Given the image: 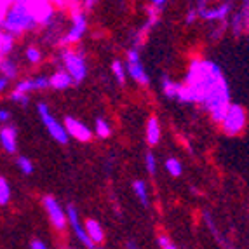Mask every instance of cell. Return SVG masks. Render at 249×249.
I'll return each instance as SVG.
<instances>
[{"instance_id":"ffe728a7","label":"cell","mask_w":249,"mask_h":249,"mask_svg":"<svg viewBox=\"0 0 249 249\" xmlns=\"http://www.w3.org/2000/svg\"><path fill=\"white\" fill-rule=\"evenodd\" d=\"M166 171L169 173L171 176H175V178H178V176H181L183 173V166H181V162L178 160V159H167L166 160Z\"/></svg>"},{"instance_id":"5bb4252c","label":"cell","mask_w":249,"mask_h":249,"mask_svg":"<svg viewBox=\"0 0 249 249\" xmlns=\"http://www.w3.org/2000/svg\"><path fill=\"white\" fill-rule=\"evenodd\" d=\"M146 140L152 146L160 142V124H159L157 117H150L148 124H146Z\"/></svg>"},{"instance_id":"4fadbf2b","label":"cell","mask_w":249,"mask_h":249,"mask_svg":"<svg viewBox=\"0 0 249 249\" xmlns=\"http://www.w3.org/2000/svg\"><path fill=\"white\" fill-rule=\"evenodd\" d=\"M84 229H86V232H88L92 244H101V242H103V239H105L103 229H101V225L96 220H88L86 225H84Z\"/></svg>"},{"instance_id":"4dcf8cb0","label":"cell","mask_w":249,"mask_h":249,"mask_svg":"<svg viewBox=\"0 0 249 249\" xmlns=\"http://www.w3.org/2000/svg\"><path fill=\"white\" fill-rule=\"evenodd\" d=\"M199 16V14H197V9H190V11H188V14H187V23L188 25H190V23H194V19H196V18Z\"/></svg>"},{"instance_id":"f546056e","label":"cell","mask_w":249,"mask_h":249,"mask_svg":"<svg viewBox=\"0 0 249 249\" xmlns=\"http://www.w3.org/2000/svg\"><path fill=\"white\" fill-rule=\"evenodd\" d=\"M30 248H32V249H47V246H46V242H42V241H38V239H35V241L30 242Z\"/></svg>"},{"instance_id":"d4e9b609","label":"cell","mask_w":249,"mask_h":249,"mask_svg":"<svg viewBox=\"0 0 249 249\" xmlns=\"http://www.w3.org/2000/svg\"><path fill=\"white\" fill-rule=\"evenodd\" d=\"M145 160H146V171H148L150 175L154 176V175H155V171H157V160H155L154 152H146Z\"/></svg>"},{"instance_id":"484cf974","label":"cell","mask_w":249,"mask_h":249,"mask_svg":"<svg viewBox=\"0 0 249 249\" xmlns=\"http://www.w3.org/2000/svg\"><path fill=\"white\" fill-rule=\"evenodd\" d=\"M32 86H34V91L46 89L49 88V79L47 77H35V79H32Z\"/></svg>"},{"instance_id":"2e32d148","label":"cell","mask_w":249,"mask_h":249,"mask_svg":"<svg viewBox=\"0 0 249 249\" xmlns=\"http://www.w3.org/2000/svg\"><path fill=\"white\" fill-rule=\"evenodd\" d=\"M133 188H134V194H136V197L140 199V202H142L145 208H148L150 199H148V192H146L145 181H143V179H136V181L133 183Z\"/></svg>"},{"instance_id":"1f68e13d","label":"cell","mask_w":249,"mask_h":249,"mask_svg":"<svg viewBox=\"0 0 249 249\" xmlns=\"http://www.w3.org/2000/svg\"><path fill=\"white\" fill-rule=\"evenodd\" d=\"M11 121V113L4 108H0V122H9Z\"/></svg>"},{"instance_id":"30bf717a","label":"cell","mask_w":249,"mask_h":249,"mask_svg":"<svg viewBox=\"0 0 249 249\" xmlns=\"http://www.w3.org/2000/svg\"><path fill=\"white\" fill-rule=\"evenodd\" d=\"M65 129H67L68 136L75 138V140H79V142H89L92 138L91 129L84 124V122L73 119V117H67V119H65Z\"/></svg>"},{"instance_id":"d6a6232c","label":"cell","mask_w":249,"mask_h":249,"mask_svg":"<svg viewBox=\"0 0 249 249\" xmlns=\"http://www.w3.org/2000/svg\"><path fill=\"white\" fill-rule=\"evenodd\" d=\"M7 84H9V80L5 79V77H0V92H4V91H5V88H7Z\"/></svg>"},{"instance_id":"9a60e30c","label":"cell","mask_w":249,"mask_h":249,"mask_svg":"<svg viewBox=\"0 0 249 249\" xmlns=\"http://www.w3.org/2000/svg\"><path fill=\"white\" fill-rule=\"evenodd\" d=\"M71 82H73L71 77L67 73V71H63V70L56 71L53 77H49V86L54 89H67V88H70Z\"/></svg>"},{"instance_id":"277c9868","label":"cell","mask_w":249,"mask_h":249,"mask_svg":"<svg viewBox=\"0 0 249 249\" xmlns=\"http://www.w3.org/2000/svg\"><path fill=\"white\" fill-rule=\"evenodd\" d=\"M37 112H38V115H40L42 124L46 125V129L49 131L51 136H53L58 143H61V145H67L68 140H70V136H68L65 125H63L61 122H58L53 115H51L49 107H47L46 103H38Z\"/></svg>"},{"instance_id":"52a82bcc","label":"cell","mask_w":249,"mask_h":249,"mask_svg":"<svg viewBox=\"0 0 249 249\" xmlns=\"http://www.w3.org/2000/svg\"><path fill=\"white\" fill-rule=\"evenodd\" d=\"M42 204H44V208H46L47 214H49L51 221H53V225L56 227L58 230H65V227H67V213L63 211L61 206L58 204V200L54 199V197L47 196L42 199Z\"/></svg>"},{"instance_id":"f1b7e54d","label":"cell","mask_w":249,"mask_h":249,"mask_svg":"<svg viewBox=\"0 0 249 249\" xmlns=\"http://www.w3.org/2000/svg\"><path fill=\"white\" fill-rule=\"evenodd\" d=\"M157 242H159V246H160V249H178L175 242L171 241L167 235H159Z\"/></svg>"},{"instance_id":"d6986e66","label":"cell","mask_w":249,"mask_h":249,"mask_svg":"<svg viewBox=\"0 0 249 249\" xmlns=\"http://www.w3.org/2000/svg\"><path fill=\"white\" fill-rule=\"evenodd\" d=\"M9 200H11V185L4 176H0V206H7Z\"/></svg>"},{"instance_id":"e575fe53","label":"cell","mask_w":249,"mask_h":249,"mask_svg":"<svg viewBox=\"0 0 249 249\" xmlns=\"http://www.w3.org/2000/svg\"><path fill=\"white\" fill-rule=\"evenodd\" d=\"M98 249H105V248H98Z\"/></svg>"},{"instance_id":"d590c367","label":"cell","mask_w":249,"mask_h":249,"mask_svg":"<svg viewBox=\"0 0 249 249\" xmlns=\"http://www.w3.org/2000/svg\"><path fill=\"white\" fill-rule=\"evenodd\" d=\"M67 249H71V248H67Z\"/></svg>"},{"instance_id":"83f0119b","label":"cell","mask_w":249,"mask_h":249,"mask_svg":"<svg viewBox=\"0 0 249 249\" xmlns=\"http://www.w3.org/2000/svg\"><path fill=\"white\" fill-rule=\"evenodd\" d=\"M26 58L32 63H38L42 59V53L37 47H28V49H26Z\"/></svg>"},{"instance_id":"cb8c5ba5","label":"cell","mask_w":249,"mask_h":249,"mask_svg":"<svg viewBox=\"0 0 249 249\" xmlns=\"http://www.w3.org/2000/svg\"><path fill=\"white\" fill-rule=\"evenodd\" d=\"M16 164L25 175H32V173H34V162L30 160L28 157H18Z\"/></svg>"},{"instance_id":"ba28073f","label":"cell","mask_w":249,"mask_h":249,"mask_svg":"<svg viewBox=\"0 0 249 249\" xmlns=\"http://www.w3.org/2000/svg\"><path fill=\"white\" fill-rule=\"evenodd\" d=\"M197 14L199 18L206 21H223L225 18L229 16L230 9H232V4L230 2H225V4L218 5V7H206L204 2H199L197 4Z\"/></svg>"},{"instance_id":"5b68a950","label":"cell","mask_w":249,"mask_h":249,"mask_svg":"<svg viewBox=\"0 0 249 249\" xmlns=\"http://www.w3.org/2000/svg\"><path fill=\"white\" fill-rule=\"evenodd\" d=\"M86 28H88V19H86V14L80 13V11H75L71 14V28L68 30V34L61 38V44L67 46V44H75L82 38V35L86 34Z\"/></svg>"},{"instance_id":"e0dca14e","label":"cell","mask_w":249,"mask_h":249,"mask_svg":"<svg viewBox=\"0 0 249 249\" xmlns=\"http://www.w3.org/2000/svg\"><path fill=\"white\" fill-rule=\"evenodd\" d=\"M0 73L7 80H13V79H16L18 68L11 59H2V61H0Z\"/></svg>"},{"instance_id":"4316f807","label":"cell","mask_w":249,"mask_h":249,"mask_svg":"<svg viewBox=\"0 0 249 249\" xmlns=\"http://www.w3.org/2000/svg\"><path fill=\"white\" fill-rule=\"evenodd\" d=\"M11 100L16 101V103H19L23 108H26V107H28V103H30L28 94H23V92H16V91L13 92V96H11Z\"/></svg>"},{"instance_id":"7c38bea8","label":"cell","mask_w":249,"mask_h":249,"mask_svg":"<svg viewBox=\"0 0 249 249\" xmlns=\"http://www.w3.org/2000/svg\"><path fill=\"white\" fill-rule=\"evenodd\" d=\"M16 127L14 125H5L0 129V145L7 154H14L18 150V142H16Z\"/></svg>"},{"instance_id":"3957f363","label":"cell","mask_w":249,"mask_h":249,"mask_svg":"<svg viewBox=\"0 0 249 249\" xmlns=\"http://www.w3.org/2000/svg\"><path fill=\"white\" fill-rule=\"evenodd\" d=\"M246 122H248V115H246L244 108H242L241 105L230 103L229 110L225 113L223 122H221V127H223L225 134L237 136V134L242 133V129L246 127Z\"/></svg>"},{"instance_id":"ac0fdd59","label":"cell","mask_w":249,"mask_h":249,"mask_svg":"<svg viewBox=\"0 0 249 249\" xmlns=\"http://www.w3.org/2000/svg\"><path fill=\"white\" fill-rule=\"evenodd\" d=\"M162 89H164V94H166L167 98H175V100H176V94H178L179 84L178 82H173L169 77H162Z\"/></svg>"},{"instance_id":"7a4b0ae2","label":"cell","mask_w":249,"mask_h":249,"mask_svg":"<svg viewBox=\"0 0 249 249\" xmlns=\"http://www.w3.org/2000/svg\"><path fill=\"white\" fill-rule=\"evenodd\" d=\"M63 65H65V71L71 77L75 84L82 82L88 75V67H86V59L80 53L77 51H63L61 54Z\"/></svg>"},{"instance_id":"9c48e42d","label":"cell","mask_w":249,"mask_h":249,"mask_svg":"<svg viewBox=\"0 0 249 249\" xmlns=\"http://www.w3.org/2000/svg\"><path fill=\"white\" fill-rule=\"evenodd\" d=\"M67 220L70 221L71 229H73L75 235H77V239H79L80 242H82L84 246L88 249H94V244L91 242V239H89L88 232H86V229L82 227V223H80L79 220V213H77V209L73 208V206H68L67 208Z\"/></svg>"},{"instance_id":"8992f818","label":"cell","mask_w":249,"mask_h":249,"mask_svg":"<svg viewBox=\"0 0 249 249\" xmlns=\"http://www.w3.org/2000/svg\"><path fill=\"white\" fill-rule=\"evenodd\" d=\"M125 67H127L129 75L136 80L138 84H142V86H146L150 82L148 75H146L145 68L142 65V59H140V53L136 49H131L127 53V63H125Z\"/></svg>"},{"instance_id":"603a6c76","label":"cell","mask_w":249,"mask_h":249,"mask_svg":"<svg viewBox=\"0 0 249 249\" xmlns=\"http://www.w3.org/2000/svg\"><path fill=\"white\" fill-rule=\"evenodd\" d=\"M13 46H14V37H13V35H9V34L0 35V53L7 54L9 51L13 49Z\"/></svg>"},{"instance_id":"8fae6325","label":"cell","mask_w":249,"mask_h":249,"mask_svg":"<svg viewBox=\"0 0 249 249\" xmlns=\"http://www.w3.org/2000/svg\"><path fill=\"white\" fill-rule=\"evenodd\" d=\"M232 30H233V35H237V37L249 32V2H244L241 11L233 16Z\"/></svg>"},{"instance_id":"6da1fadb","label":"cell","mask_w":249,"mask_h":249,"mask_svg":"<svg viewBox=\"0 0 249 249\" xmlns=\"http://www.w3.org/2000/svg\"><path fill=\"white\" fill-rule=\"evenodd\" d=\"M38 23V16L25 4V2H18L9 9L7 14L0 21V28L4 30V34L9 35H19L25 30H32Z\"/></svg>"},{"instance_id":"836d02e7","label":"cell","mask_w":249,"mask_h":249,"mask_svg":"<svg viewBox=\"0 0 249 249\" xmlns=\"http://www.w3.org/2000/svg\"><path fill=\"white\" fill-rule=\"evenodd\" d=\"M125 249H136V242L127 241V242H125Z\"/></svg>"},{"instance_id":"7402d4cb","label":"cell","mask_w":249,"mask_h":249,"mask_svg":"<svg viewBox=\"0 0 249 249\" xmlns=\"http://www.w3.org/2000/svg\"><path fill=\"white\" fill-rule=\"evenodd\" d=\"M112 73L115 75V79L119 84H124L125 80V67L122 65L119 59H115V61L112 63Z\"/></svg>"},{"instance_id":"44dd1931","label":"cell","mask_w":249,"mask_h":249,"mask_svg":"<svg viewBox=\"0 0 249 249\" xmlns=\"http://www.w3.org/2000/svg\"><path fill=\"white\" fill-rule=\"evenodd\" d=\"M96 134L100 138H108L110 134H112V127H110V124H108L105 119H96Z\"/></svg>"}]
</instances>
